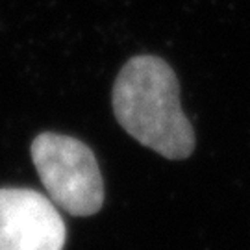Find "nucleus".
<instances>
[{"label":"nucleus","mask_w":250,"mask_h":250,"mask_svg":"<svg viewBox=\"0 0 250 250\" xmlns=\"http://www.w3.org/2000/svg\"><path fill=\"white\" fill-rule=\"evenodd\" d=\"M113 113L135 141L167 160H186L195 148L176 74L158 56H135L121 69L113 85Z\"/></svg>","instance_id":"obj_1"},{"label":"nucleus","mask_w":250,"mask_h":250,"mask_svg":"<svg viewBox=\"0 0 250 250\" xmlns=\"http://www.w3.org/2000/svg\"><path fill=\"white\" fill-rule=\"evenodd\" d=\"M65 223L52 200L34 189H0V250H63Z\"/></svg>","instance_id":"obj_3"},{"label":"nucleus","mask_w":250,"mask_h":250,"mask_svg":"<svg viewBox=\"0 0 250 250\" xmlns=\"http://www.w3.org/2000/svg\"><path fill=\"white\" fill-rule=\"evenodd\" d=\"M30 152L54 204L76 217H89L102 208L104 180L87 145L69 135L45 132L34 139Z\"/></svg>","instance_id":"obj_2"}]
</instances>
